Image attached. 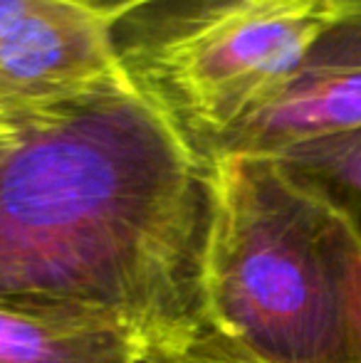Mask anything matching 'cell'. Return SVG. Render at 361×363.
I'll return each instance as SVG.
<instances>
[{
	"label": "cell",
	"mask_w": 361,
	"mask_h": 363,
	"mask_svg": "<svg viewBox=\"0 0 361 363\" xmlns=\"http://www.w3.org/2000/svg\"><path fill=\"white\" fill-rule=\"evenodd\" d=\"M136 363H248L223 354L221 349H161V346H144Z\"/></svg>",
	"instance_id": "cell-8"
},
{
	"label": "cell",
	"mask_w": 361,
	"mask_h": 363,
	"mask_svg": "<svg viewBox=\"0 0 361 363\" xmlns=\"http://www.w3.org/2000/svg\"><path fill=\"white\" fill-rule=\"evenodd\" d=\"M357 126H361V10L319 38L297 72L231 131L213 161L274 156L299 141Z\"/></svg>",
	"instance_id": "cell-5"
},
{
	"label": "cell",
	"mask_w": 361,
	"mask_h": 363,
	"mask_svg": "<svg viewBox=\"0 0 361 363\" xmlns=\"http://www.w3.org/2000/svg\"><path fill=\"white\" fill-rule=\"evenodd\" d=\"M206 255V314L248 363H361V240L267 156H223Z\"/></svg>",
	"instance_id": "cell-2"
},
{
	"label": "cell",
	"mask_w": 361,
	"mask_h": 363,
	"mask_svg": "<svg viewBox=\"0 0 361 363\" xmlns=\"http://www.w3.org/2000/svg\"><path fill=\"white\" fill-rule=\"evenodd\" d=\"M129 331L0 306V363H136Z\"/></svg>",
	"instance_id": "cell-6"
},
{
	"label": "cell",
	"mask_w": 361,
	"mask_h": 363,
	"mask_svg": "<svg viewBox=\"0 0 361 363\" xmlns=\"http://www.w3.org/2000/svg\"><path fill=\"white\" fill-rule=\"evenodd\" d=\"M114 20L55 0L0 40V116L43 109L126 82Z\"/></svg>",
	"instance_id": "cell-4"
},
{
	"label": "cell",
	"mask_w": 361,
	"mask_h": 363,
	"mask_svg": "<svg viewBox=\"0 0 361 363\" xmlns=\"http://www.w3.org/2000/svg\"><path fill=\"white\" fill-rule=\"evenodd\" d=\"M3 119H10V116H0V121H3Z\"/></svg>",
	"instance_id": "cell-11"
},
{
	"label": "cell",
	"mask_w": 361,
	"mask_h": 363,
	"mask_svg": "<svg viewBox=\"0 0 361 363\" xmlns=\"http://www.w3.org/2000/svg\"><path fill=\"white\" fill-rule=\"evenodd\" d=\"M216 168L131 84L0 121V306L218 349Z\"/></svg>",
	"instance_id": "cell-1"
},
{
	"label": "cell",
	"mask_w": 361,
	"mask_h": 363,
	"mask_svg": "<svg viewBox=\"0 0 361 363\" xmlns=\"http://www.w3.org/2000/svg\"><path fill=\"white\" fill-rule=\"evenodd\" d=\"M65 3L79 5V8L91 10L96 15H104L109 20H119L121 15L131 13V10L141 8V5L151 3V0H65Z\"/></svg>",
	"instance_id": "cell-10"
},
{
	"label": "cell",
	"mask_w": 361,
	"mask_h": 363,
	"mask_svg": "<svg viewBox=\"0 0 361 363\" xmlns=\"http://www.w3.org/2000/svg\"><path fill=\"white\" fill-rule=\"evenodd\" d=\"M361 0H151L114 20L121 69L213 163L223 141L289 79Z\"/></svg>",
	"instance_id": "cell-3"
},
{
	"label": "cell",
	"mask_w": 361,
	"mask_h": 363,
	"mask_svg": "<svg viewBox=\"0 0 361 363\" xmlns=\"http://www.w3.org/2000/svg\"><path fill=\"white\" fill-rule=\"evenodd\" d=\"M55 0H0V40Z\"/></svg>",
	"instance_id": "cell-9"
},
{
	"label": "cell",
	"mask_w": 361,
	"mask_h": 363,
	"mask_svg": "<svg viewBox=\"0 0 361 363\" xmlns=\"http://www.w3.org/2000/svg\"><path fill=\"white\" fill-rule=\"evenodd\" d=\"M267 158L327 201L361 240V126L299 141Z\"/></svg>",
	"instance_id": "cell-7"
}]
</instances>
